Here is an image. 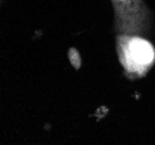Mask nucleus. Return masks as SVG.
Returning <instances> with one entry per match:
<instances>
[{
	"mask_svg": "<svg viewBox=\"0 0 155 145\" xmlns=\"http://www.w3.org/2000/svg\"><path fill=\"white\" fill-rule=\"evenodd\" d=\"M130 58L137 64L145 65L152 62L154 58V50L148 42L142 40H133L129 46Z\"/></svg>",
	"mask_w": 155,
	"mask_h": 145,
	"instance_id": "1",
	"label": "nucleus"
}]
</instances>
